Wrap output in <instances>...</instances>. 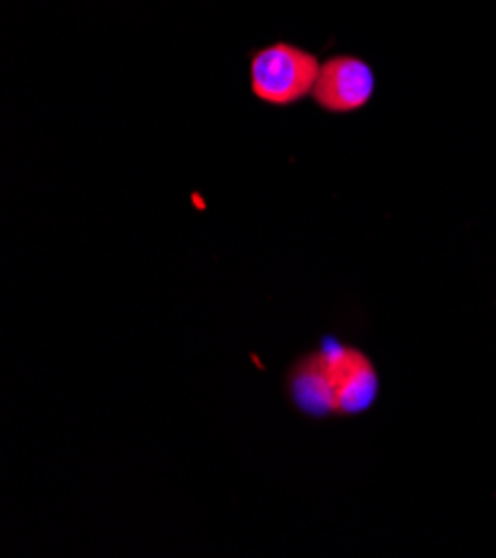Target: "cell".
I'll return each instance as SVG.
<instances>
[{"mask_svg": "<svg viewBox=\"0 0 496 558\" xmlns=\"http://www.w3.org/2000/svg\"><path fill=\"white\" fill-rule=\"evenodd\" d=\"M378 372L359 348L325 339L288 369L286 389L292 405L310 416H356L378 399Z\"/></svg>", "mask_w": 496, "mask_h": 558, "instance_id": "cell-1", "label": "cell"}, {"mask_svg": "<svg viewBox=\"0 0 496 558\" xmlns=\"http://www.w3.org/2000/svg\"><path fill=\"white\" fill-rule=\"evenodd\" d=\"M320 72L318 56L288 40L250 53V92L269 107H292L312 96Z\"/></svg>", "mask_w": 496, "mask_h": 558, "instance_id": "cell-2", "label": "cell"}, {"mask_svg": "<svg viewBox=\"0 0 496 558\" xmlns=\"http://www.w3.org/2000/svg\"><path fill=\"white\" fill-rule=\"evenodd\" d=\"M374 92V70L359 56L339 53L320 63L312 100L327 114H352L370 105Z\"/></svg>", "mask_w": 496, "mask_h": 558, "instance_id": "cell-3", "label": "cell"}]
</instances>
